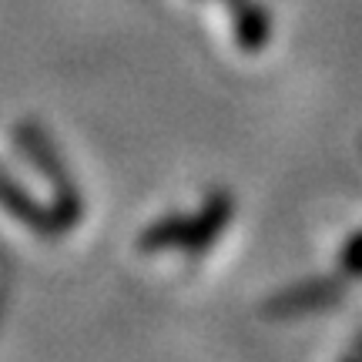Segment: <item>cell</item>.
<instances>
[{
    "instance_id": "6da1fadb",
    "label": "cell",
    "mask_w": 362,
    "mask_h": 362,
    "mask_svg": "<svg viewBox=\"0 0 362 362\" xmlns=\"http://www.w3.org/2000/svg\"><path fill=\"white\" fill-rule=\"evenodd\" d=\"M17 144L27 151V158L37 165L47 178H51L54 192H57V198H54V218H57V228L61 232H67V228H74L81 218V211H84V202H81V194L74 192V185H71V178H67L64 165H61V155L54 151V144L44 138V131L34 128V124H21L17 128Z\"/></svg>"
},
{
    "instance_id": "7a4b0ae2",
    "label": "cell",
    "mask_w": 362,
    "mask_h": 362,
    "mask_svg": "<svg viewBox=\"0 0 362 362\" xmlns=\"http://www.w3.org/2000/svg\"><path fill=\"white\" fill-rule=\"evenodd\" d=\"M235 215V202L228 192H211L205 198V205L198 208L188 221V242H185V252L188 255H198L205 252L208 245L218 242V235L225 232V225L232 221Z\"/></svg>"
},
{
    "instance_id": "3957f363",
    "label": "cell",
    "mask_w": 362,
    "mask_h": 362,
    "mask_svg": "<svg viewBox=\"0 0 362 362\" xmlns=\"http://www.w3.org/2000/svg\"><path fill=\"white\" fill-rule=\"evenodd\" d=\"M0 205L11 211L17 221H24L27 228H34L40 235H61L57 228V218H54L51 208H44L40 202H34L30 194L17 185V181L7 175V171L0 168Z\"/></svg>"
},
{
    "instance_id": "277c9868",
    "label": "cell",
    "mask_w": 362,
    "mask_h": 362,
    "mask_svg": "<svg viewBox=\"0 0 362 362\" xmlns=\"http://www.w3.org/2000/svg\"><path fill=\"white\" fill-rule=\"evenodd\" d=\"M339 285L329 282V279H312V282H302V285H292L285 288L279 296L269 302V312L272 315H296V312H309V309H319V305H329L336 298Z\"/></svg>"
},
{
    "instance_id": "5b68a950",
    "label": "cell",
    "mask_w": 362,
    "mask_h": 362,
    "mask_svg": "<svg viewBox=\"0 0 362 362\" xmlns=\"http://www.w3.org/2000/svg\"><path fill=\"white\" fill-rule=\"evenodd\" d=\"M192 215H168L148 225L141 235V252H185Z\"/></svg>"
},
{
    "instance_id": "8992f818",
    "label": "cell",
    "mask_w": 362,
    "mask_h": 362,
    "mask_svg": "<svg viewBox=\"0 0 362 362\" xmlns=\"http://www.w3.org/2000/svg\"><path fill=\"white\" fill-rule=\"evenodd\" d=\"M342 265H346V272H352V275H362V235L342 252Z\"/></svg>"
},
{
    "instance_id": "52a82bcc",
    "label": "cell",
    "mask_w": 362,
    "mask_h": 362,
    "mask_svg": "<svg viewBox=\"0 0 362 362\" xmlns=\"http://www.w3.org/2000/svg\"><path fill=\"white\" fill-rule=\"evenodd\" d=\"M346 362H362V346H359V349H356V352H352V356H349V359H346Z\"/></svg>"
}]
</instances>
